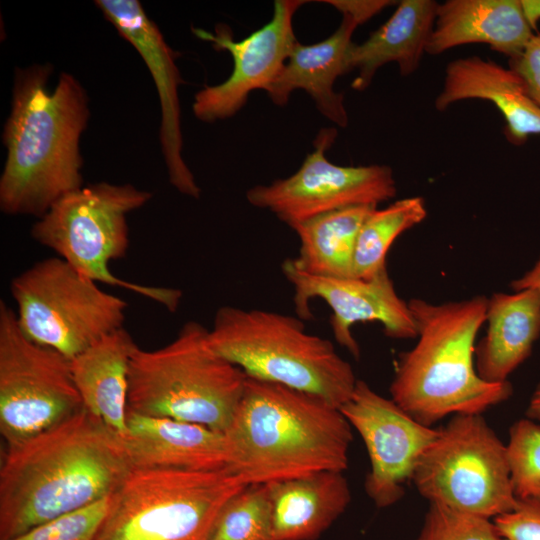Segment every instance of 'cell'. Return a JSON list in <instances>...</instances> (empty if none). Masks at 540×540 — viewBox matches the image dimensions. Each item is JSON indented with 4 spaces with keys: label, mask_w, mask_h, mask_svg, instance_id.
I'll list each match as a JSON object with an SVG mask.
<instances>
[{
    "label": "cell",
    "mask_w": 540,
    "mask_h": 540,
    "mask_svg": "<svg viewBox=\"0 0 540 540\" xmlns=\"http://www.w3.org/2000/svg\"><path fill=\"white\" fill-rule=\"evenodd\" d=\"M130 469L118 435L84 407L7 447L0 468V540L112 495Z\"/></svg>",
    "instance_id": "obj_1"
},
{
    "label": "cell",
    "mask_w": 540,
    "mask_h": 540,
    "mask_svg": "<svg viewBox=\"0 0 540 540\" xmlns=\"http://www.w3.org/2000/svg\"><path fill=\"white\" fill-rule=\"evenodd\" d=\"M53 68L35 64L15 71L10 114L3 129L7 157L0 177V208L9 215L44 216L83 187L79 141L89 119L88 96L63 72L50 92Z\"/></svg>",
    "instance_id": "obj_2"
},
{
    "label": "cell",
    "mask_w": 540,
    "mask_h": 540,
    "mask_svg": "<svg viewBox=\"0 0 540 540\" xmlns=\"http://www.w3.org/2000/svg\"><path fill=\"white\" fill-rule=\"evenodd\" d=\"M352 429L340 409L325 400L247 376L240 403L224 432L226 468L246 485L322 471L344 472Z\"/></svg>",
    "instance_id": "obj_3"
},
{
    "label": "cell",
    "mask_w": 540,
    "mask_h": 540,
    "mask_svg": "<svg viewBox=\"0 0 540 540\" xmlns=\"http://www.w3.org/2000/svg\"><path fill=\"white\" fill-rule=\"evenodd\" d=\"M418 341L401 354L390 385L391 399L431 427L446 416L482 414L513 394L509 381L489 383L475 369V340L486 322L488 298L433 304L408 301Z\"/></svg>",
    "instance_id": "obj_4"
},
{
    "label": "cell",
    "mask_w": 540,
    "mask_h": 540,
    "mask_svg": "<svg viewBox=\"0 0 540 540\" xmlns=\"http://www.w3.org/2000/svg\"><path fill=\"white\" fill-rule=\"evenodd\" d=\"M208 339L215 352L246 376L315 395L339 409L357 383L333 343L306 332L299 317L223 306Z\"/></svg>",
    "instance_id": "obj_5"
},
{
    "label": "cell",
    "mask_w": 540,
    "mask_h": 540,
    "mask_svg": "<svg viewBox=\"0 0 540 540\" xmlns=\"http://www.w3.org/2000/svg\"><path fill=\"white\" fill-rule=\"evenodd\" d=\"M209 329L186 322L167 345L132 353L129 412L225 432L242 398L246 374L210 346Z\"/></svg>",
    "instance_id": "obj_6"
},
{
    "label": "cell",
    "mask_w": 540,
    "mask_h": 540,
    "mask_svg": "<svg viewBox=\"0 0 540 540\" xmlns=\"http://www.w3.org/2000/svg\"><path fill=\"white\" fill-rule=\"evenodd\" d=\"M151 197L150 192L131 184L99 182L81 187L39 218L31 236L90 280L133 291L174 312L182 299L181 290L124 280L109 266L124 258L129 248L128 214Z\"/></svg>",
    "instance_id": "obj_7"
},
{
    "label": "cell",
    "mask_w": 540,
    "mask_h": 540,
    "mask_svg": "<svg viewBox=\"0 0 540 540\" xmlns=\"http://www.w3.org/2000/svg\"><path fill=\"white\" fill-rule=\"evenodd\" d=\"M245 486L227 468H132L112 494L95 540H204L222 507Z\"/></svg>",
    "instance_id": "obj_8"
},
{
    "label": "cell",
    "mask_w": 540,
    "mask_h": 540,
    "mask_svg": "<svg viewBox=\"0 0 540 540\" xmlns=\"http://www.w3.org/2000/svg\"><path fill=\"white\" fill-rule=\"evenodd\" d=\"M10 292L23 334L70 360L123 328L128 307L58 256L15 276Z\"/></svg>",
    "instance_id": "obj_9"
},
{
    "label": "cell",
    "mask_w": 540,
    "mask_h": 540,
    "mask_svg": "<svg viewBox=\"0 0 540 540\" xmlns=\"http://www.w3.org/2000/svg\"><path fill=\"white\" fill-rule=\"evenodd\" d=\"M412 482L429 503L490 519L516 498L506 444L482 414H456L421 455Z\"/></svg>",
    "instance_id": "obj_10"
},
{
    "label": "cell",
    "mask_w": 540,
    "mask_h": 540,
    "mask_svg": "<svg viewBox=\"0 0 540 540\" xmlns=\"http://www.w3.org/2000/svg\"><path fill=\"white\" fill-rule=\"evenodd\" d=\"M83 409L71 360L27 338L16 312L0 301V433L7 447L68 420Z\"/></svg>",
    "instance_id": "obj_11"
},
{
    "label": "cell",
    "mask_w": 540,
    "mask_h": 540,
    "mask_svg": "<svg viewBox=\"0 0 540 540\" xmlns=\"http://www.w3.org/2000/svg\"><path fill=\"white\" fill-rule=\"evenodd\" d=\"M337 137L335 128L321 129L314 149L291 176L257 185L246 192L254 207L267 209L290 228L331 211L352 206H377L396 195V182L388 165L340 166L326 151Z\"/></svg>",
    "instance_id": "obj_12"
},
{
    "label": "cell",
    "mask_w": 540,
    "mask_h": 540,
    "mask_svg": "<svg viewBox=\"0 0 540 540\" xmlns=\"http://www.w3.org/2000/svg\"><path fill=\"white\" fill-rule=\"evenodd\" d=\"M340 411L361 436L369 456L366 494L378 508L396 504L439 429L419 423L363 380H357Z\"/></svg>",
    "instance_id": "obj_13"
},
{
    "label": "cell",
    "mask_w": 540,
    "mask_h": 540,
    "mask_svg": "<svg viewBox=\"0 0 540 540\" xmlns=\"http://www.w3.org/2000/svg\"><path fill=\"white\" fill-rule=\"evenodd\" d=\"M304 3L307 1H274L272 18L239 41L225 24H218L214 33L192 29L196 37L212 43L217 51H228L233 59L232 72L225 81L196 93L192 110L197 119L212 123L230 118L244 107L251 92L269 89L297 42L293 17Z\"/></svg>",
    "instance_id": "obj_14"
},
{
    "label": "cell",
    "mask_w": 540,
    "mask_h": 540,
    "mask_svg": "<svg viewBox=\"0 0 540 540\" xmlns=\"http://www.w3.org/2000/svg\"><path fill=\"white\" fill-rule=\"evenodd\" d=\"M282 272L294 289L298 317L312 318L310 301L322 299L332 310L330 326L336 342L355 359L360 357L359 344L352 335V327L357 322H380L384 334L390 338L417 337L409 304L398 296L387 268L366 279L328 277L305 272L293 259H286Z\"/></svg>",
    "instance_id": "obj_15"
},
{
    "label": "cell",
    "mask_w": 540,
    "mask_h": 540,
    "mask_svg": "<svg viewBox=\"0 0 540 540\" xmlns=\"http://www.w3.org/2000/svg\"><path fill=\"white\" fill-rule=\"evenodd\" d=\"M95 4L119 34L138 51L155 82L161 106L160 143L170 183L179 192L199 198L200 187L182 157L178 88L183 80L176 65L178 53L169 47L139 1L97 0Z\"/></svg>",
    "instance_id": "obj_16"
},
{
    "label": "cell",
    "mask_w": 540,
    "mask_h": 540,
    "mask_svg": "<svg viewBox=\"0 0 540 540\" xmlns=\"http://www.w3.org/2000/svg\"><path fill=\"white\" fill-rule=\"evenodd\" d=\"M118 437L131 469L211 471L228 462L225 434L199 424L127 411Z\"/></svg>",
    "instance_id": "obj_17"
},
{
    "label": "cell",
    "mask_w": 540,
    "mask_h": 540,
    "mask_svg": "<svg viewBox=\"0 0 540 540\" xmlns=\"http://www.w3.org/2000/svg\"><path fill=\"white\" fill-rule=\"evenodd\" d=\"M467 99L493 103L505 119L503 133L514 145L540 134V106L528 95L520 77L509 68L478 56L451 61L445 69L435 108L443 111Z\"/></svg>",
    "instance_id": "obj_18"
},
{
    "label": "cell",
    "mask_w": 540,
    "mask_h": 540,
    "mask_svg": "<svg viewBox=\"0 0 540 540\" xmlns=\"http://www.w3.org/2000/svg\"><path fill=\"white\" fill-rule=\"evenodd\" d=\"M358 25L353 18L343 15L339 27L328 38L309 45L297 41L280 74L266 91L271 101L284 106L294 90L303 89L324 117L346 127L349 119L344 96L334 90V83L339 76L350 72L348 56Z\"/></svg>",
    "instance_id": "obj_19"
},
{
    "label": "cell",
    "mask_w": 540,
    "mask_h": 540,
    "mask_svg": "<svg viewBox=\"0 0 540 540\" xmlns=\"http://www.w3.org/2000/svg\"><path fill=\"white\" fill-rule=\"evenodd\" d=\"M533 35L521 0H448L438 5L426 53L482 43L511 59Z\"/></svg>",
    "instance_id": "obj_20"
},
{
    "label": "cell",
    "mask_w": 540,
    "mask_h": 540,
    "mask_svg": "<svg viewBox=\"0 0 540 540\" xmlns=\"http://www.w3.org/2000/svg\"><path fill=\"white\" fill-rule=\"evenodd\" d=\"M266 485L272 540H316L351 502L343 472L322 471Z\"/></svg>",
    "instance_id": "obj_21"
},
{
    "label": "cell",
    "mask_w": 540,
    "mask_h": 540,
    "mask_svg": "<svg viewBox=\"0 0 540 540\" xmlns=\"http://www.w3.org/2000/svg\"><path fill=\"white\" fill-rule=\"evenodd\" d=\"M488 328L475 346V369L489 383L508 381L531 354L540 336V300L530 289L488 298Z\"/></svg>",
    "instance_id": "obj_22"
},
{
    "label": "cell",
    "mask_w": 540,
    "mask_h": 540,
    "mask_svg": "<svg viewBox=\"0 0 540 540\" xmlns=\"http://www.w3.org/2000/svg\"><path fill=\"white\" fill-rule=\"evenodd\" d=\"M439 3L433 0H402L392 16L362 43H353L348 56L349 71L358 75L351 83L357 91L371 84L377 70L394 62L401 76L413 74L421 58L436 19Z\"/></svg>",
    "instance_id": "obj_23"
},
{
    "label": "cell",
    "mask_w": 540,
    "mask_h": 540,
    "mask_svg": "<svg viewBox=\"0 0 540 540\" xmlns=\"http://www.w3.org/2000/svg\"><path fill=\"white\" fill-rule=\"evenodd\" d=\"M136 347L123 327L71 360L83 407L118 436L126 431L129 367Z\"/></svg>",
    "instance_id": "obj_24"
},
{
    "label": "cell",
    "mask_w": 540,
    "mask_h": 540,
    "mask_svg": "<svg viewBox=\"0 0 540 540\" xmlns=\"http://www.w3.org/2000/svg\"><path fill=\"white\" fill-rule=\"evenodd\" d=\"M377 206H352L305 220L291 229L299 239L295 264L305 272L351 277L359 231Z\"/></svg>",
    "instance_id": "obj_25"
},
{
    "label": "cell",
    "mask_w": 540,
    "mask_h": 540,
    "mask_svg": "<svg viewBox=\"0 0 540 540\" xmlns=\"http://www.w3.org/2000/svg\"><path fill=\"white\" fill-rule=\"evenodd\" d=\"M426 216L425 201L420 196L403 198L373 210L357 237L351 277L370 278L386 268V255L395 239Z\"/></svg>",
    "instance_id": "obj_26"
},
{
    "label": "cell",
    "mask_w": 540,
    "mask_h": 540,
    "mask_svg": "<svg viewBox=\"0 0 540 540\" xmlns=\"http://www.w3.org/2000/svg\"><path fill=\"white\" fill-rule=\"evenodd\" d=\"M204 540H272L267 485H247L230 498Z\"/></svg>",
    "instance_id": "obj_27"
},
{
    "label": "cell",
    "mask_w": 540,
    "mask_h": 540,
    "mask_svg": "<svg viewBox=\"0 0 540 540\" xmlns=\"http://www.w3.org/2000/svg\"><path fill=\"white\" fill-rule=\"evenodd\" d=\"M506 451L516 498H535L540 491V425L527 417L515 421Z\"/></svg>",
    "instance_id": "obj_28"
},
{
    "label": "cell",
    "mask_w": 540,
    "mask_h": 540,
    "mask_svg": "<svg viewBox=\"0 0 540 540\" xmlns=\"http://www.w3.org/2000/svg\"><path fill=\"white\" fill-rule=\"evenodd\" d=\"M415 540H499L493 521L429 503Z\"/></svg>",
    "instance_id": "obj_29"
},
{
    "label": "cell",
    "mask_w": 540,
    "mask_h": 540,
    "mask_svg": "<svg viewBox=\"0 0 540 540\" xmlns=\"http://www.w3.org/2000/svg\"><path fill=\"white\" fill-rule=\"evenodd\" d=\"M112 495L41 523L9 540H95Z\"/></svg>",
    "instance_id": "obj_30"
},
{
    "label": "cell",
    "mask_w": 540,
    "mask_h": 540,
    "mask_svg": "<svg viewBox=\"0 0 540 540\" xmlns=\"http://www.w3.org/2000/svg\"><path fill=\"white\" fill-rule=\"evenodd\" d=\"M492 521L499 540H540V500L518 499L513 510Z\"/></svg>",
    "instance_id": "obj_31"
},
{
    "label": "cell",
    "mask_w": 540,
    "mask_h": 540,
    "mask_svg": "<svg viewBox=\"0 0 540 540\" xmlns=\"http://www.w3.org/2000/svg\"><path fill=\"white\" fill-rule=\"evenodd\" d=\"M509 69L520 77L528 95L540 106V34L533 35L522 52L509 59Z\"/></svg>",
    "instance_id": "obj_32"
},
{
    "label": "cell",
    "mask_w": 540,
    "mask_h": 540,
    "mask_svg": "<svg viewBox=\"0 0 540 540\" xmlns=\"http://www.w3.org/2000/svg\"><path fill=\"white\" fill-rule=\"evenodd\" d=\"M323 2L332 5L342 15L353 18L359 25L396 3L389 0H326Z\"/></svg>",
    "instance_id": "obj_33"
},
{
    "label": "cell",
    "mask_w": 540,
    "mask_h": 540,
    "mask_svg": "<svg viewBox=\"0 0 540 540\" xmlns=\"http://www.w3.org/2000/svg\"><path fill=\"white\" fill-rule=\"evenodd\" d=\"M510 286L514 291L533 290L540 300V257L529 271L521 278L512 281Z\"/></svg>",
    "instance_id": "obj_34"
},
{
    "label": "cell",
    "mask_w": 540,
    "mask_h": 540,
    "mask_svg": "<svg viewBox=\"0 0 540 540\" xmlns=\"http://www.w3.org/2000/svg\"><path fill=\"white\" fill-rule=\"evenodd\" d=\"M521 3L530 27L536 29L540 21V0H521Z\"/></svg>",
    "instance_id": "obj_35"
},
{
    "label": "cell",
    "mask_w": 540,
    "mask_h": 540,
    "mask_svg": "<svg viewBox=\"0 0 540 540\" xmlns=\"http://www.w3.org/2000/svg\"><path fill=\"white\" fill-rule=\"evenodd\" d=\"M526 417L540 420V382L537 384L526 409Z\"/></svg>",
    "instance_id": "obj_36"
},
{
    "label": "cell",
    "mask_w": 540,
    "mask_h": 540,
    "mask_svg": "<svg viewBox=\"0 0 540 540\" xmlns=\"http://www.w3.org/2000/svg\"><path fill=\"white\" fill-rule=\"evenodd\" d=\"M535 498H537L538 500H540V491H539V493L537 494V496H536Z\"/></svg>",
    "instance_id": "obj_37"
}]
</instances>
